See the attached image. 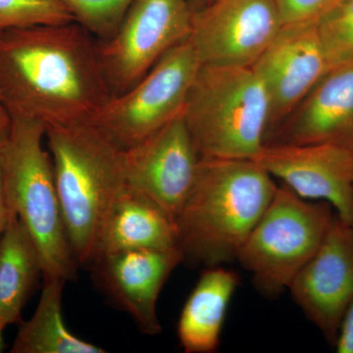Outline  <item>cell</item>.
<instances>
[{
	"label": "cell",
	"mask_w": 353,
	"mask_h": 353,
	"mask_svg": "<svg viewBox=\"0 0 353 353\" xmlns=\"http://www.w3.org/2000/svg\"><path fill=\"white\" fill-rule=\"evenodd\" d=\"M111 97L99 43L78 23L0 34V99L9 116L46 127L85 122Z\"/></svg>",
	"instance_id": "6da1fadb"
},
{
	"label": "cell",
	"mask_w": 353,
	"mask_h": 353,
	"mask_svg": "<svg viewBox=\"0 0 353 353\" xmlns=\"http://www.w3.org/2000/svg\"><path fill=\"white\" fill-rule=\"evenodd\" d=\"M276 189L254 160L201 159L175 221L183 261L209 268L236 260Z\"/></svg>",
	"instance_id": "7a4b0ae2"
},
{
	"label": "cell",
	"mask_w": 353,
	"mask_h": 353,
	"mask_svg": "<svg viewBox=\"0 0 353 353\" xmlns=\"http://www.w3.org/2000/svg\"><path fill=\"white\" fill-rule=\"evenodd\" d=\"M65 229L79 264L92 263L104 220L126 188L123 150L92 121L48 126Z\"/></svg>",
	"instance_id": "3957f363"
},
{
	"label": "cell",
	"mask_w": 353,
	"mask_h": 353,
	"mask_svg": "<svg viewBox=\"0 0 353 353\" xmlns=\"http://www.w3.org/2000/svg\"><path fill=\"white\" fill-rule=\"evenodd\" d=\"M46 125L21 116L0 132V164L9 213L36 245L43 281L76 277L78 262L65 229L52 158L43 148Z\"/></svg>",
	"instance_id": "277c9868"
},
{
	"label": "cell",
	"mask_w": 353,
	"mask_h": 353,
	"mask_svg": "<svg viewBox=\"0 0 353 353\" xmlns=\"http://www.w3.org/2000/svg\"><path fill=\"white\" fill-rule=\"evenodd\" d=\"M183 117L201 159H252L266 143L270 101L252 67L201 64Z\"/></svg>",
	"instance_id": "5b68a950"
},
{
	"label": "cell",
	"mask_w": 353,
	"mask_h": 353,
	"mask_svg": "<svg viewBox=\"0 0 353 353\" xmlns=\"http://www.w3.org/2000/svg\"><path fill=\"white\" fill-rule=\"evenodd\" d=\"M334 219L328 203L304 199L281 183L236 260L260 294L274 299L315 254Z\"/></svg>",
	"instance_id": "8992f818"
},
{
	"label": "cell",
	"mask_w": 353,
	"mask_h": 353,
	"mask_svg": "<svg viewBox=\"0 0 353 353\" xmlns=\"http://www.w3.org/2000/svg\"><path fill=\"white\" fill-rule=\"evenodd\" d=\"M201 66L190 38L185 39L132 88L111 97L90 121L123 150L131 148L183 113Z\"/></svg>",
	"instance_id": "52a82bcc"
},
{
	"label": "cell",
	"mask_w": 353,
	"mask_h": 353,
	"mask_svg": "<svg viewBox=\"0 0 353 353\" xmlns=\"http://www.w3.org/2000/svg\"><path fill=\"white\" fill-rule=\"evenodd\" d=\"M192 14L188 0H132L117 31L99 43L113 95L126 92L165 53L190 38Z\"/></svg>",
	"instance_id": "ba28073f"
},
{
	"label": "cell",
	"mask_w": 353,
	"mask_h": 353,
	"mask_svg": "<svg viewBox=\"0 0 353 353\" xmlns=\"http://www.w3.org/2000/svg\"><path fill=\"white\" fill-rule=\"evenodd\" d=\"M284 25L278 0H213L192 14L201 64L252 67Z\"/></svg>",
	"instance_id": "9c48e42d"
},
{
	"label": "cell",
	"mask_w": 353,
	"mask_h": 353,
	"mask_svg": "<svg viewBox=\"0 0 353 353\" xmlns=\"http://www.w3.org/2000/svg\"><path fill=\"white\" fill-rule=\"evenodd\" d=\"M201 157L183 113L123 152L125 182L175 222L196 181Z\"/></svg>",
	"instance_id": "30bf717a"
},
{
	"label": "cell",
	"mask_w": 353,
	"mask_h": 353,
	"mask_svg": "<svg viewBox=\"0 0 353 353\" xmlns=\"http://www.w3.org/2000/svg\"><path fill=\"white\" fill-rule=\"evenodd\" d=\"M297 196L324 201L353 227V153L328 143H265L252 158Z\"/></svg>",
	"instance_id": "8fae6325"
},
{
	"label": "cell",
	"mask_w": 353,
	"mask_h": 353,
	"mask_svg": "<svg viewBox=\"0 0 353 353\" xmlns=\"http://www.w3.org/2000/svg\"><path fill=\"white\" fill-rule=\"evenodd\" d=\"M288 290L306 317L334 343L353 301V227L334 217L321 245Z\"/></svg>",
	"instance_id": "7c38bea8"
},
{
	"label": "cell",
	"mask_w": 353,
	"mask_h": 353,
	"mask_svg": "<svg viewBox=\"0 0 353 353\" xmlns=\"http://www.w3.org/2000/svg\"><path fill=\"white\" fill-rule=\"evenodd\" d=\"M252 68L270 101L268 138L330 69L315 21L283 25Z\"/></svg>",
	"instance_id": "4fadbf2b"
},
{
	"label": "cell",
	"mask_w": 353,
	"mask_h": 353,
	"mask_svg": "<svg viewBox=\"0 0 353 353\" xmlns=\"http://www.w3.org/2000/svg\"><path fill=\"white\" fill-rule=\"evenodd\" d=\"M183 261L180 248H174L114 252L97 257L92 263L108 296L143 334L155 336L162 331L157 313L160 292Z\"/></svg>",
	"instance_id": "5bb4252c"
},
{
	"label": "cell",
	"mask_w": 353,
	"mask_h": 353,
	"mask_svg": "<svg viewBox=\"0 0 353 353\" xmlns=\"http://www.w3.org/2000/svg\"><path fill=\"white\" fill-rule=\"evenodd\" d=\"M328 143L353 153V59L330 68L266 143Z\"/></svg>",
	"instance_id": "9a60e30c"
},
{
	"label": "cell",
	"mask_w": 353,
	"mask_h": 353,
	"mask_svg": "<svg viewBox=\"0 0 353 353\" xmlns=\"http://www.w3.org/2000/svg\"><path fill=\"white\" fill-rule=\"evenodd\" d=\"M174 248H179L175 222L157 204L126 185L102 225L94 260L126 250Z\"/></svg>",
	"instance_id": "2e32d148"
},
{
	"label": "cell",
	"mask_w": 353,
	"mask_h": 353,
	"mask_svg": "<svg viewBox=\"0 0 353 353\" xmlns=\"http://www.w3.org/2000/svg\"><path fill=\"white\" fill-rule=\"evenodd\" d=\"M239 275L221 266L209 267L190 292L179 318V341L185 353H212L219 347L228 307Z\"/></svg>",
	"instance_id": "e0dca14e"
},
{
	"label": "cell",
	"mask_w": 353,
	"mask_h": 353,
	"mask_svg": "<svg viewBox=\"0 0 353 353\" xmlns=\"http://www.w3.org/2000/svg\"><path fill=\"white\" fill-rule=\"evenodd\" d=\"M8 216L0 239V326L4 329L20 321L30 294L43 276L31 234L17 216Z\"/></svg>",
	"instance_id": "ac0fdd59"
},
{
	"label": "cell",
	"mask_w": 353,
	"mask_h": 353,
	"mask_svg": "<svg viewBox=\"0 0 353 353\" xmlns=\"http://www.w3.org/2000/svg\"><path fill=\"white\" fill-rule=\"evenodd\" d=\"M65 281H43V292L31 319L23 322L11 353H104L103 348L79 338L64 322Z\"/></svg>",
	"instance_id": "d6986e66"
},
{
	"label": "cell",
	"mask_w": 353,
	"mask_h": 353,
	"mask_svg": "<svg viewBox=\"0 0 353 353\" xmlns=\"http://www.w3.org/2000/svg\"><path fill=\"white\" fill-rule=\"evenodd\" d=\"M315 23L330 68L353 59V0H339Z\"/></svg>",
	"instance_id": "ffe728a7"
},
{
	"label": "cell",
	"mask_w": 353,
	"mask_h": 353,
	"mask_svg": "<svg viewBox=\"0 0 353 353\" xmlns=\"http://www.w3.org/2000/svg\"><path fill=\"white\" fill-rule=\"evenodd\" d=\"M75 22L60 0H0V34L17 28Z\"/></svg>",
	"instance_id": "44dd1931"
},
{
	"label": "cell",
	"mask_w": 353,
	"mask_h": 353,
	"mask_svg": "<svg viewBox=\"0 0 353 353\" xmlns=\"http://www.w3.org/2000/svg\"><path fill=\"white\" fill-rule=\"evenodd\" d=\"M74 21L94 38L105 41L124 19L132 0H60Z\"/></svg>",
	"instance_id": "7402d4cb"
},
{
	"label": "cell",
	"mask_w": 353,
	"mask_h": 353,
	"mask_svg": "<svg viewBox=\"0 0 353 353\" xmlns=\"http://www.w3.org/2000/svg\"><path fill=\"white\" fill-rule=\"evenodd\" d=\"M339 0H278L283 23L315 21Z\"/></svg>",
	"instance_id": "603a6c76"
},
{
	"label": "cell",
	"mask_w": 353,
	"mask_h": 353,
	"mask_svg": "<svg viewBox=\"0 0 353 353\" xmlns=\"http://www.w3.org/2000/svg\"><path fill=\"white\" fill-rule=\"evenodd\" d=\"M334 343L336 352L353 353V301L343 315Z\"/></svg>",
	"instance_id": "cb8c5ba5"
},
{
	"label": "cell",
	"mask_w": 353,
	"mask_h": 353,
	"mask_svg": "<svg viewBox=\"0 0 353 353\" xmlns=\"http://www.w3.org/2000/svg\"><path fill=\"white\" fill-rule=\"evenodd\" d=\"M2 131H0V132ZM8 217V206H7L6 190H4L3 179H2L1 164H0V239H1L2 234L6 230Z\"/></svg>",
	"instance_id": "d4e9b609"
},
{
	"label": "cell",
	"mask_w": 353,
	"mask_h": 353,
	"mask_svg": "<svg viewBox=\"0 0 353 353\" xmlns=\"http://www.w3.org/2000/svg\"><path fill=\"white\" fill-rule=\"evenodd\" d=\"M213 0H188L189 2L190 9L192 12H196V11L201 10L204 7L208 6L209 3H211Z\"/></svg>",
	"instance_id": "484cf974"
},
{
	"label": "cell",
	"mask_w": 353,
	"mask_h": 353,
	"mask_svg": "<svg viewBox=\"0 0 353 353\" xmlns=\"http://www.w3.org/2000/svg\"><path fill=\"white\" fill-rule=\"evenodd\" d=\"M9 122H10V116L2 105L1 99H0V130L6 129L8 126Z\"/></svg>",
	"instance_id": "4316f807"
},
{
	"label": "cell",
	"mask_w": 353,
	"mask_h": 353,
	"mask_svg": "<svg viewBox=\"0 0 353 353\" xmlns=\"http://www.w3.org/2000/svg\"><path fill=\"white\" fill-rule=\"evenodd\" d=\"M4 328L0 326V352H3L4 350V338H3Z\"/></svg>",
	"instance_id": "83f0119b"
}]
</instances>
